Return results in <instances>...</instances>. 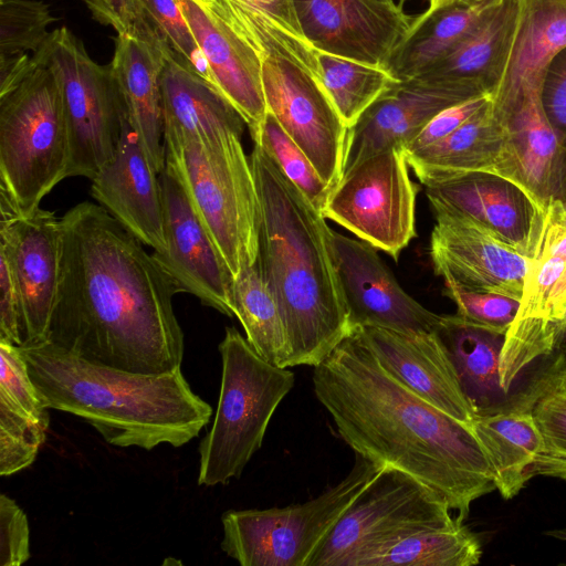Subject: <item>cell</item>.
I'll list each match as a JSON object with an SVG mask.
<instances>
[{"instance_id": "9a60e30c", "label": "cell", "mask_w": 566, "mask_h": 566, "mask_svg": "<svg viewBox=\"0 0 566 566\" xmlns=\"http://www.w3.org/2000/svg\"><path fill=\"white\" fill-rule=\"evenodd\" d=\"M298 23L317 49L387 69L413 19L396 0H293Z\"/></svg>"}, {"instance_id": "7dc6e473", "label": "cell", "mask_w": 566, "mask_h": 566, "mask_svg": "<svg viewBox=\"0 0 566 566\" xmlns=\"http://www.w3.org/2000/svg\"><path fill=\"white\" fill-rule=\"evenodd\" d=\"M559 333L560 335L563 333H566V310H565V313H564V316H563V319L559 322ZM560 337V336H559Z\"/></svg>"}, {"instance_id": "7402d4cb", "label": "cell", "mask_w": 566, "mask_h": 566, "mask_svg": "<svg viewBox=\"0 0 566 566\" xmlns=\"http://www.w3.org/2000/svg\"><path fill=\"white\" fill-rule=\"evenodd\" d=\"M406 159L424 187L488 174L521 189L507 128L493 98L448 137Z\"/></svg>"}, {"instance_id": "484cf974", "label": "cell", "mask_w": 566, "mask_h": 566, "mask_svg": "<svg viewBox=\"0 0 566 566\" xmlns=\"http://www.w3.org/2000/svg\"><path fill=\"white\" fill-rule=\"evenodd\" d=\"M164 134L216 139L243 135L239 112L209 82L168 52L160 76Z\"/></svg>"}, {"instance_id": "6da1fadb", "label": "cell", "mask_w": 566, "mask_h": 566, "mask_svg": "<svg viewBox=\"0 0 566 566\" xmlns=\"http://www.w3.org/2000/svg\"><path fill=\"white\" fill-rule=\"evenodd\" d=\"M59 293L48 342L134 373L180 368L185 336L176 283L106 209L90 201L62 218Z\"/></svg>"}, {"instance_id": "f907efd6", "label": "cell", "mask_w": 566, "mask_h": 566, "mask_svg": "<svg viewBox=\"0 0 566 566\" xmlns=\"http://www.w3.org/2000/svg\"><path fill=\"white\" fill-rule=\"evenodd\" d=\"M201 1H210V0H201Z\"/></svg>"}, {"instance_id": "cb8c5ba5", "label": "cell", "mask_w": 566, "mask_h": 566, "mask_svg": "<svg viewBox=\"0 0 566 566\" xmlns=\"http://www.w3.org/2000/svg\"><path fill=\"white\" fill-rule=\"evenodd\" d=\"M470 426L503 499L517 495L535 475L553 478L545 438L522 398L507 408L478 412Z\"/></svg>"}, {"instance_id": "44dd1931", "label": "cell", "mask_w": 566, "mask_h": 566, "mask_svg": "<svg viewBox=\"0 0 566 566\" xmlns=\"http://www.w3.org/2000/svg\"><path fill=\"white\" fill-rule=\"evenodd\" d=\"M178 2L207 61L210 84L239 112L250 135L255 133L268 114L261 56L203 1Z\"/></svg>"}, {"instance_id": "ab89813d", "label": "cell", "mask_w": 566, "mask_h": 566, "mask_svg": "<svg viewBox=\"0 0 566 566\" xmlns=\"http://www.w3.org/2000/svg\"><path fill=\"white\" fill-rule=\"evenodd\" d=\"M93 17L117 34L169 48L147 12L143 0H83ZM171 51V50H170Z\"/></svg>"}, {"instance_id": "ee69618b", "label": "cell", "mask_w": 566, "mask_h": 566, "mask_svg": "<svg viewBox=\"0 0 566 566\" xmlns=\"http://www.w3.org/2000/svg\"><path fill=\"white\" fill-rule=\"evenodd\" d=\"M0 290V342L21 347L23 334L21 297L10 262L1 251Z\"/></svg>"}, {"instance_id": "83f0119b", "label": "cell", "mask_w": 566, "mask_h": 566, "mask_svg": "<svg viewBox=\"0 0 566 566\" xmlns=\"http://www.w3.org/2000/svg\"><path fill=\"white\" fill-rule=\"evenodd\" d=\"M521 9L522 0H502L469 35L419 76L472 81L492 94L503 77Z\"/></svg>"}, {"instance_id": "f35d334b", "label": "cell", "mask_w": 566, "mask_h": 566, "mask_svg": "<svg viewBox=\"0 0 566 566\" xmlns=\"http://www.w3.org/2000/svg\"><path fill=\"white\" fill-rule=\"evenodd\" d=\"M143 2L172 54L210 83L207 61L178 0H143Z\"/></svg>"}, {"instance_id": "1f68e13d", "label": "cell", "mask_w": 566, "mask_h": 566, "mask_svg": "<svg viewBox=\"0 0 566 566\" xmlns=\"http://www.w3.org/2000/svg\"><path fill=\"white\" fill-rule=\"evenodd\" d=\"M54 20L43 1L0 0V94L39 65Z\"/></svg>"}, {"instance_id": "8992f818", "label": "cell", "mask_w": 566, "mask_h": 566, "mask_svg": "<svg viewBox=\"0 0 566 566\" xmlns=\"http://www.w3.org/2000/svg\"><path fill=\"white\" fill-rule=\"evenodd\" d=\"M219 352V400L212 426L199 444L198 484L203 486L240 478L295 384L293 371L263 359L235 327L226 328Z\"/></svg>"}, {"instance_id": "5b68a950", "label": "cell", "mask_w": 566, "mask_h": 566, "mask_svg": "<svg viewBox=\"0 0 566 566\" xmlns=\"http://www.w3.org/2000/svg\"><path fill=\"white\" fill-rule=\"evenodd\" d=\"M165 163L181 182L235 277L259 255L260 206L242 136L164 134Z\"/></svg>"}, {"instance_id": "8fae6325", "label": "cell", "mask_w": 566, "mask_h": 566, "mask_svg": "<svg viewBox=\"0 0 566 566\" xmlns=\"http://www.w3.org/2000/svg\"><path fill=\"white\" fill-rule=\"evenodd\" d=\"M401 148H387L360 160L331 189L322 214L359 240L398 260L416 237L419 186Z\"/></svg>"}, {"instance_id": "e0dca14e", "label": "cell", "mask_w": 566, "mask_h": 566, "mask_svg": "<svg viewBox=\"0 0 566 566\" xmlns=\"http://www.w3.org/2000/svg\"><path fill=\"white\" fill-rule=\"evenodd\" d=\"M333 258L353 329L380 327L407 334L433 333L440 315L409 295L363 240L331 231Z\"/></svg>"}, {"instance_id": "5bb4252c", "label": "cell", "mask_w": 566, "mask_h": 566, "mask_svg": "<svg viewBox=\"0 0 566 566\" xmlns=\"http://www.w3.org/2000/svg\"><path fill=\"white\" fill-rule=\"evenodd\" d=\"M165 248L153 256L179 287L203 305L233 317V276L179 179L159 174Z\"/></svg>"}, {"instance_id": "7c38bea8", "label": "cell", "mask_w": 566, "mask_h": 566, "mask_svg": "<svg viewBox=\"0 0 566 566\" xmlns=\"http://www.w3.org/2000/svg\"><path fill=\"white\" fill-rule=\"evenodd\" d=\"M262 84L268 112L332 189L342 177L348 129L332 101L311 74L279 56L262 57Z\"/></svg>"}, {"instance_id": "4dcf8cb0", "label": "cell", "mask_w": 566, "mask_h": 566, "mask_svg": "<svg viewBox=\"0 0 566 566\" xmlns=\"http://www.w3.org/2000/svg\"><path fill=\"white\" fill-rule=\"evenodd\" d=\"M232 305L252 348L266 361L287 368L289 349L282 311L258 261L233 277Z\"/></svg>"}, {"instance_id": "8d00e7d4", "label": "cell", "mask_w": 566, "mask_h": 566, "mask_svg": "<svg viewBox=\"0 0 566 566\" xmlns=\"http://www.w3.org/2000/svg\"><path fill=\"white\" fill-rule=\"evenodd\" d=\"M50 420L0 401V475L30 467L46 439Z\"/></svg>"}, {"instance_id": "603a6c76", "label": "cell", "mask_w": 566, "mask_h": 566, "mask_svg": "<svg viewBox=\"0 0 566 566\" xmlns=\"http://www.w3.org/2000/svg\"><path fill=\"white\" fill-rule=\"evenodd\" d=\"M426 196L432 210L468 217L530 256L544 212L514 184L473 174L427 186Z\"/></svg>"}, {"instance_id": "681fc988", "label": "cell", "mask_w": 566, "mask_h": 566, "mask_svg": "<svg viewBox=\"0 0 566 566\" xmlns=\"http://www.w3.org/2000/svg\"><path fill=\"white\" fill-rule=\"evenodd\" d=\"M563 201H564V206H565V209H566V199H564Z\"/></svg>"}, {"instance_id": "bcb514c9", "label": "cell", "mask_w": 566, "mask_h": 566, "mask_svg": "<svg viewBox=\"0 0 566 566\" xmlns=\"http://www.w3.org/2000/svg\"><path fill=\"white\" fill-rule=\"evenodd\" d=\"M475 1H480V0H430L429 7L424 12L429 13V12H433V11H437L439 9H442V8H446L449 6L459 4V3H471V2H475Z\"/></svg>"}, {"instance_id": "4316f807", "label": "cell", "mask_w": 566, "mask_h": 566, "mask_svg": "<svg viewBox=\"0 0 566 566\" xmlns=\"http://www.w3.org/2000/svg\"><path fill=\"white\" fill-rule=\"evenodd\" d=\"M566 48V0H522L517 30L493 103H511L527 81H544L551 61Z\"/></svg>"}, {"instance_id": "30bf717a", "label": "cell", "mask_w": 566, "mask_h": 566, "mask_svg": "<svg viewBox=\"0 0 566 566\" xmlns=\"http://www.w3.org/2000/svg\"><path fill=\"white\" fill-rule=\"evenodd\" d=\"M55 75L69 133L67 177L88 179L113 158L126 113L111 66L97 64L67 28L51 31L38 57Z\"/></svg>"}, {"instance_id": "60d3db41", "label": "cell", "mask_w": 566, "mask_h": 566, "mask_svg": "<svg viewBox=\"0 0 566 566\" xmlns=\"http://www.w3.org/2000/svg\"><path fill=\"white\" fill-rule=\"evenodd\" d=\"M547 117L557 136L563 163V199H566V48L548 64L542 88Z\"/></svg>"}, {"instance_id": "f6af8a7d", "label": "cell", "mask_w": 566, "mask_h": 566, "mask_svg": "<svg viewBox=\"0 0 566 566\" xmlns=\"http://www.w3.org/2000/svg\"><path fill=\"white\" fill-rule=\"evenodd\" d=\"M203 2L218 13L258 12L273 18L289 28L302 31L293 0H210Z\"/></svg>"}, {"instance_id": "3957f363", "label": "cell", "mask_w": 566, "mask_h": 566, "mask_svg": "<svg viewBox=\"0 0 566 566\" xmlns=\"http://www.w3.org/2000/svg\"><path fill=\"white\" fill-rule=\"evenodd\" d=\"M260 206L258 265L282 311L286 367L323 363L354 329L325 217L254 144Z\"/></svg>"}, {"instance_id": "ac0fdd59", "label": "cell", "mask_w": 566, "mask_h": 566, "mask_svg": "<svg viewBox=\"0 0 566 566\" xmlns=\"http://www.w3.org/2000/svg\"><path fill=\"white\" fill-rule=\"evenodd\" d=\"M430 237L434 273L465 287L521 301L530 256L462 214L432 210Z\"/></svg>"}, {"instance_id": "4fadbf2b", "label": "cell", "mask_w": 566, "mask_h": 566, "mask_svg": "<svg viewBox=\"0 0 566 566\" xmlns=\"http://www.w3.org/2000/svg\"><path fill=\"white\" fill-rule=\"evenodd\" d=\"M0 211V251L10 262L22 304L21 347L36 346L48 342L59 293L61 218L41 208L20 214L1 197Z\"/></svg>"}, {"instance_id": "c3c4849f", "label": "cell", "mask_w": 566, "mask_h": 566, "mask_svg": "<svg viewBox=\"0 0 566 566\" xmlns=\"http://www.w3.org/2000/svg\"><path fill=\"white\" fill-rule=\"evenodd\" d=\"M398 1H399V3H400V4H402V3H403L405 1H407V0H398Z\"/></svg>"}, {"instance_id": "d4e9b609", "label": "cell", "mask_w": 566, "mask_h": 566, "mask_svg": "<svg viewBox=\"0 0 566 566\" xmlns=\"http://www.w3.org/2000/svg\"><path fill=\"white\" fill-rule=\"evenodd\" d=\"M168 52L169 48L118 34L109 63L126 118L158 175L166 166L160 76Z\"/></svg>"}, {"instance_id": "ba28073f", "label": "cell", "mask_w": 566, "mask_h": 566, "mask_svg": "<svg viewBox=\"0 0 566 566\" xmlns=\"http://www.w3.org/2000/svg\"><path fill=\"white\" fill-rule=\"evenodd\" d=\"M448 501L408 473L386 465L345 510L308 566H370L408 535L454 524Z\"/></svg>"}, {"instance_id": "b9f144b4", "label": "cell", "mask_w": 566, "mask_h": 566, "mask_svg": "<svg viewBox=\"0 0 566 566\" xmlns=\"http://www.w3.org/2000/svg\"><path fill=\"white\" fill-rule=\"evenodd\" d=\"M491 99L492 94L484 93L441 111L402 148L405 156L420 151L444 139Z\"/></svg>"}, {"instance_id": "ffe728a7", "label": "cell", "mask_w": 566, "mask_h": 566, "mask_svg": "<svg viewBox=\"0 0 566 566\" xmlns=\"http://www.w3.org/2000/svg\"><path fill=\"white\" fill-rule=\"evenodd\" d=\"M91 196L144 245L164 250L159 175L127 118L115 155L92 179Z\"/></svg>"}, {"instance_id": "d590c367", "label": "cell", "mask_w": 566, "mask_h": 566, "mask_svg": "<svg viewBox=\"0 0 566 566\" xmlns=\"http://www.w3.org/2000/svg\"><path fill=\"white\" fill-rule=\"evenodd\" d=\"M254 144L274 161L281 171L322 212L331 187L321 177L302 148L268 112L259 129L251 134Z\"/></svg>"}, {"instance_id": "816d5d0a", "label": "cell", "mask_w": 566, "mask_h": 566, "mask_svg": "<svg viewBox=\"0 0 566 566\" xmlns=\"http://www.w3.org/2000/svg\"><path fill=\"white\" fill-rule=\"evenodd\" d=\"M396 1H398V0H396ZM398 2H399V1H398Z\"/></svg>"}, {"instance_id": "d6986e66", "label": "cell", "mask_w": 566, "mask_h": 566, "mask_svg": "<svg viewBox=\"0 0 566 566\" xmlns=\"http://www.w3.org/2000/svg\"><path fill=\"white\" fill-rule=\"evenodd\" d=\"M355 331L390 375L438 409L470 424L478 411L436 332L407 334L370 326Z\"/></svg>"}, {"instance_id": "277c9868", "label": "cell", "mask_w": 566, "mask_h": 566, "mask_svg": "<svg viewBox=\"0 0 566 566\" xmlns=\"http://www.w3.org/2000/svg\"><path fill=\"white\" fill-rule=\"evenodd\" d=\"M49 409L87 421L119 448L181 447L210 421L211 406L193 392L181 368L134 373L88 361L50 342L19 347Z\"/></svg>"}, {"instance_id": "9c48e42d", "label": "cell", "mask_w": 566, "mask_h": 566, "mask_svg": "<svg viewBox=\"0 0 566 566\" xmlns=\"http://www.w3.org/2000/svg\"><path fill=\"white\" fill-rule=\"evenodd\" d=\"M355 455L340 482L305 503L224 512L221 549L242 566H308L345 510L385 468Z\"/></svg>"}, {"instance_id": "836d02e7", "label": "cell", "mask_w": 566, "mask_h": 566, "mask_svg": "<svg viewBox=\"0 0 566 566\" xmlns=\"http://www.w3.org/2000/svg\"><path fill=\"white\" fill-rule=\"evenodd\" d=\"M481 555L478 536L458 520L450 526L400 538L370 566H473L480 563Z\"/></svg>"}, {"instance_id": "74e56055", "label": "cell", "mask_w": 566, "mask_h": 566, "mask_svg": "<svg viewBox=\"0 0 566 566\" xmlns=\"http://www.w3.org/2000/svg\"><path fill=\"white\" fill-rule=\"evenodd\" d=\"M442 277L444 294L457 305L458 316L492 334H506L518 312L520 300L465 287L449 275Z\"/></svg>"}, {"instance_id": "d6a6232c", "label": "cell", "mask_w": 566, "mask_h": 566, "mask_svg": "<svg viewBox=\"0 0 566 566\" xmlns=\"http://www.w3.org/2000/svg\"><path fill=\"white\" fill-rule=\"evenodd\" d=\"M314 78L325 91L347 128L391 85L399 82L387 69L318 49Z\"/></svg>"}, {"instance_id": "f1b7e54d", "label": "cell", "mask_w": 566, "mask_h": 566, "mask_svg": "<svg viewBox=\"0 0 566 566\" xmlns=\"http://www.w3.org/2000/svg\"><path fill=\"white\" fill-rule=\"evenodd\" d=\"M502 0H480L423 12L392 55L388 71L398 81L419 76L469 35Z\"/></svg>"}, {"instance_id": "e575fe53", "label": "cell", "mask_w": 566, "mask_h": 566, "mask_svg": "<svg viewBox=\"0 0 566 566\" xmlns=\"http://www.w3.org/2000/svg\"><path fill=\"white\" fill-rule=\"evenodd\" d=\"M521 398L545 438L553 478L566 480V374L558 356Z\"/></svg>"}, {"instance_id": "52a82bcc", "label": "cell", "mask_w": 566, "mask_h": 566, "mask_svg": "<svg viewBox=\"0 0 566 566\" xmlns=\"http://www.w3.org/2000/svg\"><path fill=\"white\" fill-rule=\"evenodd\" d=\"M69 133L57 80L43 64L0 94V197L20 214L67 178Z\"/></svg>"}, {"instance_id": "f546056e", "label": "cell", "mask_w": 566, "mask_h": 566, "mask_svg": "<svg viewBox=\"0 0 566 566\" xmlns=\"http://www.w3.org/2000/svg\"><path fill=\"white\" fill-rule=\"evenodd\" d=\"M434 332L446 347L469 400L478 412L489 409L491 394L504 392L499 370L504 336L475 327L457 314L440 315Z\"/></svg>"}, {"instance_id": "2e32d148", "label": "cell", "mask_w": 566, "mask_h": 566, "mask_svg": "<svg viewBox=\"0 0 566 566\" xmlns=\"http://www.w3.org/2000/svg\"><path fill=\"white\" fill-rule=\"evenodd\" d=\"M484 93L472 81L418 76L395 83L347 129L342 175L373 154L402 149L438 113Z\"/></svg>"}, {"instance_id": "7a4b0ae2", "label": "cell", "mask_w": 566, "mask_h": 566, "mask_svg": "<svg viewBox=\"0 0 566 566\" xmlns=\"http://www.w3.org/2000/svg\"><path fill=\"white\" fill-rule=\"evenodd\" d=\"M312 380L317 400L355 454L421 481L444 496L459 520L495 489L471 426L390 375L357 331L314 367Z\"/></svg>"}, {"instance_id": "7bdbcfd3", "label": "cell", "mask_w": 566, "mask_h": 566, "mask_svg": "<svg viewBox=\"0 0 566 566\" xmlns=\"http://www.w3.org/2000/svg\"><path fill=\"white\" fill-rule=\"evenodd\" d=\"M30 531L25 513L14 500L0 495V566H20L30 558Z\"/></svg>"}]
</instances>
